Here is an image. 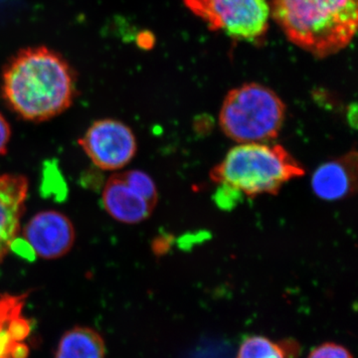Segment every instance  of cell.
Segmentation results:
<instances>
[{"label": "cell", "instance_id": "cell-1", "mask_svg": "<svg viewBox=\"0 0 358 358\" xmlns=\"http://www.w3.org/2000/svg\"><path fill=\"white\" fill-rule=\"evenodd\" d=\"M1 94L23 120L49 121L74 102L76 74L63 56L47 47L21 49L4 67Z\"/></svg>", "mask_w": 358, "mask_h": 358}, {"label": "cell", "instance_id": "cell-2", "mask_svg": "<svg viewBox=\"0 0 358 358\" xmlns=\"http://www.w3.org/2000/svg\"><path fill=\"white\" fill-rule=\"evenodd\" d=\"M270 11L289 41L315 57L338 53L357 33V0H273Z\"/></svg>", "mask_w": 358, "mask_h": 358}, {"label": "cell", "instance_id": "cell-3", "mask_svg": "<svg viewBox=\"0 0 358 358\" xmlns=\"http://www.w3.org/2000/svg\"><path fill=\"white\" fill-rule=\"evenodd\" d=\"M305 174L303 166L280 145L239 143L211 171L214 182L248 196L275 194L292 179Z\"/></svg>", "mask_w": 358, "mask_h": 358}, {"label": "cell", "instance_id": "cell-4", "mask_svg": "<svg viewBox=\"0 0 358 358\" xmlns=\"http://www.w3.org/2000/svg\"><path fill=\"white\" fill-rule=\"evenodd\" d=\"M285 117L286 106L273 90L246 83L226 95L219 124L223 133L238 143H267L277 138Z\"/></svg>", "mask_w": 358, "mask_h": 358}, {"label": "cell", "instance_id": "cell-5", "mask_svg": "<svg viewBox=\"0 0 358 358\" xmlns=\"http://www.w3.org/2000/svg\"><path fill=\"white\" fill-rule=\"evenodd\" d=\"M186 6L214 31L232 38L255 40L268 30L267 0H183Z\"/></svg>", "mask_w": 358, "mask_h": 358}, {"label": "cell", "instance_id": "cell-6", "mask_svg": "<svg viewBox=\"0 0 358 358\" xmlns=\"http://www.w3.org/2000/svg\"><path fill=\"white\" fill-rule=\"evenodd\" d=\"M103 208L119 222L138 224L154 212L159 193L148 174L141 171L115 173L103 186Z\"/></svg>", "mask_w": 358, "mask_h": 358}, {"label": "cell", "instance_id": "cell-7", "mask_svg": "<svg viewBox=\"0 0 358 358\" xmlns=\"http://www.w3.org/2000/svg\"><path fill=\"white\" fill-rule=\"evenodd\" d=\"M79 145L96 167L108 171L128 166L138 150L134 131L124 122L113 119L94 122L80 138Z\"/></svg>", "mask_w": 358, "mask_h": 358}, {"label": "cell", "instance_id": "cell-8", "mask_svg": "<svg viewBox=\"0 0 358 358\" xmlns=\"http://www.w3.org/2000/svg\"><path fill=\"white\" fill-rule=\"evenodd\" d=\"M23 237L33 254L51 260L69 253L76 233L72 221L65 214L47 210L39 212L28 221Z\"/></svg>", "mask_w": 358, "mask_h": 358}, {"label": "cell", "instance_id": "cell-9", "mask_svg": "<svg viewBox=\"0 0 358 358\" xmlns=\"http://www.w3.org/2000/svg\"><path fill=\"white\" fill-rule=\"evenodd\" d=\"M27 195L28 180L25 176L0 173V264L20 234Z\"/></svg>", "mask_w": 358, "mask_h": 358}, {"label": "cell", "instance_id": "cell-10", "mask_svg": "<svg viewBox=\"0 0 358 358\" xmlns=\"http://www.w3.org/2000/svg\"><path fill=\"white\" fill-rule=\"evenodd\" d=\"M27 294L0 296V358H27L29 348L25 339L32 324L22 315Z\"/></svg>", "mask_w": 358, "mask_h": 358}, {"label": "cell", "instance_id": "cell-11", "mask_svg": "<svg viewBox=\"0 0 358 358\" xmlns=\"http://www.w3.org/2000/svg\"><path fill=\"white\" fill-rule=\"evenodd\" d=\"M357 154L355 150L339 159L329 160L313 174L312 189L319 199L336 201L350 196L357 190Z\"/></svg>", "mask_w": 358, "mask_h": 358}, {"label": "cell", "instance_id": "cell-12", "mask_svg": "<svg viewBox=\"0 0 358 358\" xmlns=\"http://www.w3.org/2000/svg\"><path fill=\"white\" fill-rule=\"evenodd\" d=\"M105 353L100 334L90 327H77L61 338L55 358H105Z\"/></svg>", "mask_w": 358, "mask_h": 358}, {"label": "cell", "instance_id": "cell-13", "mask_svg": "<svg viewBox=\"0 0 358 358\" xmlns=\"http://www.w3.org/2000/svg\"><path fill=\"white\" fill-rule=\"evenodd\" d=\"M237 358H288L282 343H275L267 336L253 334L242 341Z\"/></svg>", "mask_w": 358, "mask_h": 358}, {"label": "cell", "instance_id": "cell-14", "mask_svg": "<svg viewBox=\"0 0 358 358\" xmlns=\"http://www.w3.org/2000/svg\"><path fill=\"white\" fill-rule=\"evenodd\" d=\"M307 358H355L345 345L336 343H324L315 346Z\"/></svg>", "mask_w": 358, "mask_h": 358}, {"label": "cell", "instance_id": "cell-15", "mask_svg": "<svg viewBox=\"0 0 358 358\" xmlns=\"http://www.w3.org/2000/svg\"><path fill=\"white\" fill-rule=\"evenodd\" d=\"M11 138V128L3 115L0 114V155H6Z\"/></svg>", "mask_w": 358, "mask_h": 358}]
</instances>
